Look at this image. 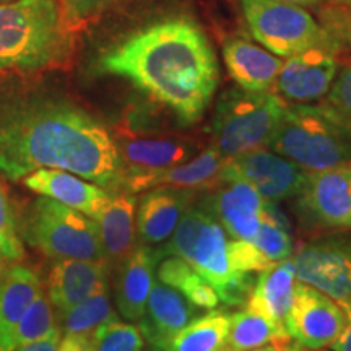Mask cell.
<instances>
[{
	"instance_id": "1",
	"label": "cell",
	"mask_w": 351,
	"mask_h": 351,
	"mask_svg": "<svg viewBox=\"0 0 351 351\" xmlns=\"http://www.w3.org/2000/svg\"><path fill=\"white\" fill-rule=\"evenodd\" d=\"M64 169L106 191H122L111 130L67 99L0 96V176L23 181L38 169Z\"/></svg>"
},
{
	"instance_id": "2",
	"label": "cell",
	"mask_w": 351,
	"mask_h": 351,
	"mask_svg": "<svg viewBox=\"0 0 351 351\" xmlns=\"http://www.w3.org/2000/svg\"><path fill=\"white\" fill-rule=\"evenodd\" d=\"M98 70L124 78L182 125L199 122L219 83V65L204 28L186 15L135 29L99 56Z\"/></svg>"
},
{
	"instance_id": "3",
	"label": "cell",
	"mask_w": 351,
	"mask_h": 351,
	"mask_svg": "<svg viewBox=\"0 0 351 351\" xmlns=\"http://www.w3.org/2000/svg\"><path fill=\"white\" fill-rule=\"evenodd\" d=\"M73 36L59 0L0 3V73L33 75L67 67Z\"/></svg>"
},
{
	"instance_id": "4",
	"label": "cell",
	"mask_w": 351,
	"mask_h": 351,
	"mask_svg": "<svg viewBox=\"0 0 351 351\" xmlns=\"http://www.w3.org/2000/svg\"><path fill=\"white\" fill-rule=\"evenodd\" d=\"M160 257L178 256L194 267L228 307L244 306L256 276L236 269L231 238L204 205L195 202L179 221L173 236L158 249Z\"/></svg>"
},
{
	"instance_id": "5",
	"label": "cell",
	"mask_w": 351,
	"mask_h": 351,
	"mask_svg": "<svg viewBox=\"0 0 351 351\" xmlns=\"http://www.w3.org/2000/svg\"><path fill=\"white\" fill-rule=\"evenodd\" d=\"M309 173L351 163V127L322 101L288 104L269 145Z\"/></svg>"
},
{
	"instance_id": "6",
	"label": "cell",
	"mask_w": 351,
	"mask_h": 351,
	"mask_svg": "<svg viewBox=\"0 0 351 351\" xmlns=\"http://www.w3.org/2000/svg\"><path fill=\"white\" fill-rule=\"evenodd\" d=\"M287 106V101L275 91L228 88L219 95L213 111V145L228 160L269 148Z\"/></svg>"
},
{
	"instance_id": "7",
	"label": "cell",
	"mask_w": 351,
	"mask_h": 351,
	"mask_svg": "<svg viewBox=\"0 0 351 351\" xmlns=\"http://www.w3.org/2000/svg\"><path fill=\"white\" fill-rule=\"evenodd\" d=\"M21 239L54 261H104L95 221L59 202L38 195L19 217Z\"/></svg>"
},
{
	"instance_id": "8",
	"label": "cell",
	"mask_w": 351,
	"mask_h": 351,
	"mask_svg": "<svg viewBox=\"0 0 351 351\" xmlns=\"http://www.w3.org/2000/svg\"><path fill=\"white\" fill-rule=\"evenodd\" d=\"M252 38L271 54L287 59L309 49L343 51L317 19L285 0H239Z\"/></svg>"
},
{
	"instance_id": "9",
	"label": "cell",
	"mask_w": 351,
	"mask_h": 351,
	"mask_svg": "<svg viewBox=\"0 0 351 351\" xmlns=\"http://www.w3.org/2000/svg\"><path fill=\"white\" fill-rule=\"evenodd\" d=\"M111 134L121 163V192L130 194L145 192L153 176L186 163L200 152L192 140L148 129L135 119H124Z\"/></svg>"
},
{
	"instance_id": "10",
	"label": "cell",
	"mask_w": 351,
	"mask_h": 351,
	"mask_svg": "<svg viewBox=\"0 0 351 351\" xmlns=\"http://www.w3.org/2000/svg\"><path fill=\"white\" fill-rule=\"evenodd\" d=\"M296 276L332 300H351V228L324 231L293 254Z\"/></svg>"
},
{
	"instance_id": "11",
	"label": "cell",
	"mask_w": 351,
	"mask_h": 351,
	"mask_svg": "<svg viewBox=\"0 0 351 351\" xmlns=\"http://www.w3.org/2000/svg\"><path fill=\"white\" fill-rule=\"evenodd\" d=\"M295 212L309 231L351 228V163L307 174Z\"/></svg>"
},
{
	"instance_id": "12",
	"label": "cell",
	"mask_w": 351,
	"mask_h": 351,
	"mask_svg": "<svg viewBox=\"0 0 351 351\" xmlns=\"http://www.w3.org/2000/svg\"><path fill=\"white\" fill-rule=\"evenodd\" d=\"M285 330L306 350H326L345 330L346 314L339 301L298 280L295 300L283 320Z\"/></svg>"
},
{
	"instance_id": "13",
	"label": "cell",
	"mask_w": 351,
	"mask_h": 351,
	"mask_svg": "<svg viewBox=\"0 0 351 351\" xmlns=\"http://www.w3.org/2000/svg\"><path fill=\"white\" fill-rule=\"evenodd\" d=\"M307 174L309 171L295 161L271 152L270 148H258L230 158L223 176L244 179L256 187L265 200L282 202L295 199L300 194Z\"/></svg>"
},
{
	"instance_id": "14",
	"label": "cell",
	"mask_w": 351,
	"mask_h": 351,
	"mask_svg": "<svg viewBox=\"0 0 351 351\" xmlns=\"http://www.w3.org/2000/svg\"><path fill=\"white\" fill-rule=\"evenodd\" d=\"M223 226L231 239L251 241L267 212V200L257 189L241 178L223 176L200 202Z\"/></svg>"
},
{
	"instance_id": "15",
	"label": "cell",
	"mask_w": 351,
	"mask_h": 351,
	"mask_svg": "<svg viewBox=\"0 0 351 351\" xmlns=\"http://www.w3.org/2000/svg\"><path fill=\"white\" fill-rule=\"evenodd\" d=\"M339 67V52L328 49H309L287 57L275 80V93L289 103L326 98Z\"/></svg>"
},
{
	"instance_id": "16",
	"label": "cell",
	"mask_w": 351,
	"mask_h": 351,
	"mask_svg": "<svg viewBox=\"0 0 351 351\" xmlns=\"http://www.w3.org/2000/svg\"><path fill=\"white\" fill-rule=\"evenodd\" d=\"M199 192L189 189L160 186L145 191L137 202V236L143 244H165L178 228L179 221Z\"/></svg>"
},
{
	"instance_id": "17",
	"label": "cell",
	"mask_w": 351,
	"mask_h": 351,
	"mask_svg": "<svg viewBox=\"0 0 351 351\" xmlns=\"http://www.w3.org/2000/svg\"><path fill=\"white\" fill-rule=\"evenodd\" d=\"M161 257L158 249L148 244H137L119 263L114 304L124 320L137 324L145 313L148 298L156 283V269Z\"/></svg>"
},
{
	"instance_id": "18",
	"label": "cell",
	"mask_w": 351,
	"mask_h": 351,
	"mask_svg": "<svg viewBox=\"0 0 351 351\" xmlns=\"http://www.w3.org/2000/svg\"><path fill=\"white\" fill-rule=\"evenodd\" d=\"M109 269L111 265L104 261H56L46 282V295L52 307L64 313L101 289L109 288Z\"/></svg>"
},
{
	"instance_id": "19",
	"label": "cell",
	"mask_w": 351,
	"mask_h": 351,
	"mask_svg": "<svg viewBox=\"0 0 351 351\" xmlns=\"http://www.w3.org/2000/svg\"><path fill=\"white\" fill-rule=\"evenodd\" d=\"M21 182L36 195L67 205L90 218L96 217L111 199V192L104 187L64 169H38Z\"/></svg>"
},
{
	"instance_id": "20",
	"label": "cell",
	"mask_w": 351,
	"mask_h": 351,
	"mask_svg": "<svg viewBox=\"0 0 351 351\" xmlns=\"http://www.w3.org/2000/svg\"><path fill=\"white\" fill-rule=\"evenodd\" d=\"M197 307L160 280L153 285L147 307L137 326L150 351H161L168 341L195 317Z\"/></svg>"
},
{
	"instance_id": "21",
	"label": "cell",
	"mask_w": 351,
	"mask_h": 351,
	"mask_svg": "<svg viewBox=\"0 0 351 351\" xmlns=\"http://www.w3.org/2000/svg\"><path fill=\"white\" fill-rule=\"evenodd\" d=\"M137 194L114 192L108 204L91 219L109 265L121 263L137 245Z\"/></svg>"
},
{
	"instance_id": "22",
	"label": "cell",
	"mask_w": 351,
	"mask_h": 351,
	"mask_svg": "<svg viewBox=\"0 0 351 351\" xmlns=\"http://www.w3.org/2000/svg\"><path fill=\"white\" fill-rule=\"evenodd\" d=\"M223 59L236 86L247 91L274 90L283 65L282 57L244 38L228 39L223 46Z\"/></svg>"
},
{
	"instance_id": "23",
	"label": "cell",
	"mask_w": 351,
	"mask_h": 351,
	"mask_svg": "<svg viewBox=\"0 0 351 351\" xmlns=\"http://www.w3.org/2000/svg\"><path fill=\"white\" fill-rule=\"evenodd\" d=\"M41 291V278L29 267L10 262L0 270V351H15L16 324Z\"/></svg>"
},
{
	"instance_id": "24",
	"label": "cell",
	"mask_w": 351,
	"mask_h": 351,
	"mask_svg": "<svg viewBox=\"0 0 351 351\" xmlns=\"http://www.w3.org/2000/svg\"><path fill=\"white\" fill-rule=\"evenodd\" d=\"M296 283L298 276L293 257L276 262L258 274L244 307L283 324L295 300Z\"/></svg>"
},
{
	"instance_id": "25",
	"label": "cell",
	"mask_w": 351,
	"mask_h": 351,
	"mask_svg": "<svg viewBox=\"0 0 351 351\" xmlns=\"http://www.w3.org/2000/svg\"><path fill=\"white\" fill-rule=\"evenodd\" d=\"M228 163L225 158L218 152V148L212 143L192 156L186 163L176 165L163 173L153 176L148 182V189L168 186L189 189V191H212L223 181V174ZM147 189V191H148Z\"/></svg>"
},
{
	"instance_id": "26",
	"label": "cell",
	"mask_w": 351,
	"mask_h": 351,
	"mask_svg": "<svg viewBox=\"0 0 351 351\" xmlns=\"http://www.w3.org/2000/svg\"><path fill=\"white\" fill-rule=\"evenodd\" d=\"M230 314L210 309L194 317L168 341L161 351H225Z\"/></svg>"
},
{
	"instance_id": "27",
	"label": "cell",
	"mask_w": 351,
	"mask_h": 351,
	"mask_svg": "<svg viewBox=\"0 0 351 351\" xmlns=\"http://www.w3.org/2000/svg\"><path fill=\"white\" fill-rule=\"evenodd\" d=\"M156 276L161 283L168 285L186 298L197 309H217L219 296L207 280L178 256L161 257L158 263Z\"/></svg>"
},
{
	"instance_id": "28",
	"label": "cell",
	"mask_w": 351,
	"mask_h": 351,
	"mask_svg": "<svg viewBox=\"0 0 351 351\" xmlns=\"http://www.w3.org/2000/svg\"><path fill=\"white\" fill-rule=\"evenodd\" d=\"M287 339L289 337L282 322L244 307L230 314L225 351H251Z\"/></svg>"
},
{
	"instance_id": "29",
	"label": "cell",
	"mask_w": 351,
	"mask_h": 351,
	"mask_svg": "<svg viewBox=\"0 0 351 351\" xmlns=\"http://www.w3.org/2000/svg\"><path fill=\"white\" fill-rule=\"evenodd\" d=\"M267 265L291 258L295 254V241L291 236V226L276 202L267 200V212L256 236L249 241Z\"/></svg>"
},
{
	"instance_id": "30",
	"label": "cell",
	"mask_w": 351,
	"mask_h": 351,
	"mask_svg": "<svg viewBox=\"0 0 351 351\" xmlns=\"http://www.w3.org/2000/svg\"><path fill=\"white\" fill-rule=\"evenodd\" d=\"M116 317L117 313L112 306L111 296H109V288H106L64 313H59L57 320H59V328L60 332H64V335L91 337L96 328Z\"/></svg>"
},
{
	"instance_id": "31",
	"label": "cell",
	"mask_w": 351,
	"mask_h": 351,
	"mask_svg": "<svg viewBox=\"0 0 351 351\" xmlns=\"http://www.w3.org/2000/svg\"><path fill=\"white\" fill-rule=\"evenodd\" d=\"M54 330H59V324H57V317L49 298H47L46 291H41L32 301V304L26 307L23 315L16 324L15 335H13L15 350L29 343V341L43 339Z\"/></svg>"
},
{
	"instance_id": "32",
	"label": "cell",
	"mask_w": 351,
	"mask_h": 351,
	"mask_svg": "<svg viewBox=\"0 0 351 351\" xmlns=\"http://www.w3.org/2000/svg\"><path fill=\"white\" fill-rule=\"evenodd\" d=\"M91 345L93 351H143L145 339L137 324L116 317L96 328Z\"/></svg>"
},
{
	"instance_id": "33",
	"label": "cell",
	"mask_w": 351,
	"mask_h": 351,
	"mask_svg": "<svg viewBox=\"0 0 351 351\" xmlns=\"http://www.w3.org/2000/svg\"><path fill=\"white\" fill-rule=\"evenodd\" d=\"M0 254L7 262H20L25 257L23 239L19 230V215L10 200L8 189L0 179Z\"/></svg>"
},
{
	"instance_id": "34",
	"label": "cell",
	"mask_w": 351,
	"mask_h": 351,
	"mask_svg": "<svg viewBox=\"0 0 351 351\" xmlns=\"http://www.w3.org/2000/svg\"><path fill=\"white\" fill-rule=\"evenodd\" d=\"M324 28L339 41L343 51L351 52V10L335 0H320L314 8Z\"/></svg>"
},
{
	"instance_id": "35",
	"label": "cell",
	"mask_w": 351,
	"mask_h": 351,
	"mask_svg": "<svg viewBox=\"0 0 351 351\" xmlns=\"http://www.w3.org/2000/svg\"><path fill=\"white\" fill-rule=\"evenodd\" d=\"M119 2L121 0H59L65 23L75 33Z\"/></svg>"
},
{
	"instance_id": "36",
	"label": "cell",
	"mask_w": 351,
	"mask_h": 351,
	"mask_svg": "<svg viewBox=\"0 0 351 351\" xmlns=\"http://www.w3.org/2000/svg\"><path fill=\"white\" fill-rule=\"evenodd\" d=\"M324 103L328 104L333 111L351 127V60L340 64L335 80L332 83Z\"/></svg>"
},
{
	"instance_id": "37",
	"label": "cell",
	"mask_w": 351,
	"mask_h": 351,
	"mask_svg": "<svg viewBox=\"0 0 351 351\" xmlns=\"http://www.w3.org/2000/svg\"><path fill=\"white\" fill-rule=\"evenodd\" d=\"M60 337H62V332L59 328V330H54L49 335L43 337V339L29 341V343L20 346L15 351H57L59 350Z\"/></svg>"
},
{
	"instance_id": "38",
	"label": "cell",
	"mask_w": 351,
	"mask_h": 351,
	"mask_svg": "<svg viewBox=\"0 0 351 351\" xmlns=\"http://www.w3.org/2000/svg\"><path fill=\"white\" fill-rule=\"evenodd\" d=\"M57 351H93L91 337L80 335H62Z\"/></svg>"
},
{
	"instance_id": "39",
	"label": "cell",
	"mask_w": 351,
	"mask_h": 351,
	"mask_svg": "<svg viewBox=\"0 0 351 351\" xmlns=\"http://www.w3.org/2000/svg\"><path fill=\"white\" fill-rule=\"evenodd\" d=\"M346 314V326L340 339L332 345V351H351V300L340 302Z\"/></svg>"
},
{
	"instance_id": "40",
	"label": "cell",
	"mask_w": 351,
	"mask_h": 351,
	"mask_svg": "<svg viewBox=\"0 0 351 351\" xmlns=\"http://www.w3.org/2000/svg\"><path fill=\"white\" fill-rule=\"evenodd\" d=\"M289 341H291V339L278 340V341H274V343L263 345V346H261V348H256V350H251V351H287Z\"/></svg>"
},
{
	"instance_id": "41",
	"label": "cell",
	"mask_w": 351,
	"mask_h": 351,
	"mask_svg": "<svg viewBox=\"0 0 351 351\" xmlns=\"http://www.w3.org/2000/svg\"><path fill=\"white\" fill-rule=\"evenodd\" d=\"M285 2L298 3V5H302L306 8H315L320 3V0H285Z\"/></svg>"
},
{
	"instance_id": "42",
	"label": "cell",
	"mask_w": 351,
	"mask_h": 351,
	"mask_svg": "<svg viewBox=\"0 0 351 351\" xmlns=\"http://www.w3.org/2000/svg\"><path fill=\"white\" fill-rule=\"evenodd\" d=\"M287 351H328V350H306V348H302V346L296 345L295 341H289Z\"/></svg>"
},
{
	"instance_id": "43",
	"label": "cell",
	"mask_w": 351,
	"mask_h": 351,
	"mask_svg": "<svg viewBox=\"0 0 351 351\" xmlns=\"http://www.w3.org/2000/svg\"><path fill=\"white\" fill-rule=\"evenodd\" d=\"M335 2H339V3H341V5L348 7L351 10V0H335Z\"/></svg>"
},
{
	"instance_id": "44",
	"label": "cell",
	"mask_w": 351,
	"mask_h": 351,
	"mask_svg": "<svg viewBox=\"0 0 351 351\" xmlns=\"http://www.w3.org/2000/svg\"><path fill=\"white\" fill-rule=\"evenodd\" d=\"M5 265H7V261H5V258H3L2 254H0V270H2Z\"/></svg>"
},
{
	"instance_id": "45",
	"label": "cell",
	"mask_w": 351,
	"mask_h": 351,
	"mask_svg": "<svg viewBox=\"0 0 351 351\" xmlns=\"http://www.w3.org/2000/svg\"><path fill=\"white\" fill-rule=\"evenodd\" d=\"M3 2H12V0H0V3H3Z\"/></svg>"
},
{
	"instance_id": "46",
	"label": "cell",
	"mask_w": 351,
	"mask_h": 351,
	"mask_svg": "<svg viewBox=\"0 0 351 351\" xmlns=\"http://www.w3.org/2000/svg\"><path fill=\"white\" fill-rule=\"evenodd\" d=\"M148 351H150V350H148Z\"/></svg>"
}]
</instances>
